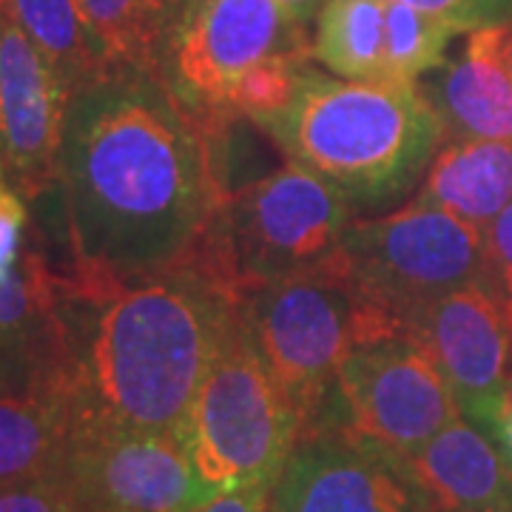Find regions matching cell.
Listing matches in <instances>:
<instances>
[{"label": "cell", "mask_w": 512, "mask_h": 512, "mask_svg": "<svg viewBox=\"0 0 512 512\" xmlns=\"http://www.w3.org/2000/svg\"><path fill=\"white\" fill-rule=\"evenodd\" d=\"M57 185L77 299L183 262L228 194L208 137L160 77L131 69L69 94Z\"/></svg>", "instance_id": "6da1fadb"}, {"label": "cell", "mask_w": 512, "mask_h": 512, "mask_svg": "<svg viewBox=\"0 0 512 512\" xmlns=\"http://www.w3.org/2000/svg\"><path fill=\"white\" fill-rule=\"evenodd\" d=\"M239 305L191 265L100 299L66 296V399L74 430L180 436Z\"/></svg>", "instance_id": "7a4b0ae2"}, {"label": "cell", "mask_w": 512, "mask_h": 512, "mask_svg": "<svg viewBox=\"0 0 512 512\" xmlns=\"http://www.w3.org/2000/svg\"><path fill=\"white\" fill-rule=\"evenodd\" d=\"M259 128L353 205L399 200L444 146V128L419 83L336 80L311 66L291 106Z\"/></svg>", "instance_id": "3957f363"}, {"label": "cell", "mask_w": 512, "mask_h": 512, "mask_svg": "<svg viewBox=\"0 0 512 512\" xmlns=\"http://www.w3.org/2000/svg\"><path fill=\"white\" fill-rule=\"evenodd\" d=\"M350 205L322 174L288 160L228 191L183 262L242 305L271 282L330 265L353 222Z\"/></svg>", "instance_id": "277c9868"}, {"label": "cell", "mask_w": 512, "mask_h": 512, "mask_svg": "<svg viewBox=\"0 0 512 512\" xmlns=\"http://www.w3.org/2000/svg\"><path fill=\"white\" fill-rule=\"evenodd\" d=\"M239 311L299 430L325 416L339 367L353 350L404 333L402 319L373 302L339 256L319 271L265 285Z\"/></svg>", "instance_id": "5b68a950"}, {"label": "cell", "mask_w": 512, "mask_h": 512, "mask_svg": "<svg viewBox=\"0 0 512 512\" xmlns=\"http://www.w3.org/2000/svg\"><path fill=\"white\" fill-rule=\"evenodd\" d=\"M296 436L299 419L237 311L183 424L197 481L208 495L251 484L274 487Z\"/></svg>", "instance_id": "8992f818"}, {"label": "cell", "mask_w": 512, "mask_h": 512, "mask_svg": "<svg viewBox=\"0 0 512 512\" xmlns=\"http://www.w3.org/2000/svg\"><path fill=\"white\" fill-rule=\"evenodd\" d=\"M339 259L350 279L402 325L447 293L490 285L484 231L416 200L390 217L350 222Z\"/></svg>", "instance_id": "52a82bcc"}, {"label": "cell", "mask_w": 512, "mask_h": 512, "mask_svg": "<svg viewBox=\"0 0 512 512\" xmlns=\"http://www.w3.org/2000/svg\"><path fill=\"white\" fill-rule=\"evenodd\" d=\"M461 416L436 359L410 333H396L359 345L342 362L333 402L316 424H339L404 464Z\"/></svg>", "instance_id": "ba28073f"}, {"label": "cell", "mask_w": 512, "mask_h": 512, "mask_svg": "<svg viewBox=\"0 0 512 512\" xmlns=\"http://www.w3.org/2000/svg\"><path fill=\"white\" fill-rule=\"evenodd\" d=\"M279 52H313V43L276 0H188L163 83L202 134L217 140L234 126V86Z\"/></svg>", "instance_id": "9c48e42d"}, {"label": "cell", "mask_w": 512, "mask_h": 512, "mask_svg": "<svg viewBox=\"0 0 512 512\" xmlns=\"http://www.w3.org/2000/svg\"><path fill=\"white\" fill-rule=\"evenodd\" d=\"M404 333L436 359L464 419L493 433L512 390V302L493 285H467L424 305Z\"/></svg>", "instance_id": "30bf717a"}, {"label": "cell", "mask_w": 512, "mask_h": 512, "mask_svg": "<svg viewBox=\"0 0 512 512\" xmlns=\"http://www.w3.org/2000/svg\"><path fill=\"white\" fill-rule=\"evenodd\" d=\"M271 512H424V501L396 461L339 424H313L276 476Z\"/></svg>", "instance_id": "8fae6325"}, {"label": "cell", "mask_w": 512, "mask_h": 512, "mask_svg": "<svg viewBox=\"0 0 512 512\" xmlns=\"http://www.w3.org/2000/svg\"><path fill=\"white\" fill-rule=\"evenodd\" d=\"M66 470L80 512H191L208 498L180 436L77 433Z\"/></svg>", "instance_id": "7c38bea8"}, {"label": "cell", "mask_w": 512, "mask_h": 512, "mask_svg": "<svg viewBox=\"0 0 512 512\" xmlns=\"http://www.w3.org/2000/svg\"><path fill=\"white\" fill-rule=\"evenodd\" d=\"M69 94L15 23L0 37V171L23 197L57 183Z\"/></svg>", "instance_id": "4fadbf2b"}, {"label": "cell", "mask_w": 512, "mask_h": 512, "mask_svg": "<svg viewBox=\"0 0 512 512\" xmlns=\"http://www.w3.org/2000/svg\"><path fill=\"white\" fill-rule=\"evenodd\" d=\"M69 279L35 251H23L15 274L0 285V387L66 382Z\"/></svg>", "instance_id": "5bb4252c"}, {"label": "cell", "mask_w": 512, "mask_h": 512, "mask_svg": "<svg viewBox=\"0 0 512 512\" xmlns=\"http://www.w3.org/2000/svg\"><path fill=\"white\" fill-rule=\"evenodd\" d=\"M510 26L470 32L461 52L419 80L421 94L453 140L512 143V69L507 60Z\"/></svg>", "instance_id": "9a60e30c"}, {"label": "cell", "mask_w": 512, "mask_h": 512, "mask_svg": "<svg viewBox=\"0 0 512 512\" xmlns=\"http://www.w3.org/2000/svg\"><path fill=\"white\" fill-rule=\"evenodd\" d=\"M399 467L419 490L424 512H512L510 461L464 416Z\"/></svg>", "instance_id": "2e32d148"}, {"label": "cell", "mask_w": 512, "mask_h": 512, "mask_svg": "<svg viewBox=\"0 0 512 512\" xmlns=\"http://www.w3.org/2000/svg\"><path fill=\"white\" fill-rule=\"evenodd\" d=\"M72 404L60 384L0 387V493L69 467Z\"/></svg>", "instance_id": "e0dca14e"}, {"label": "cell", "mask_w": 512, "mask_h": 512, "mask_svg": "<svg viewBox=\"0 0 512 512\" xmlns=\"http://www.w3.org/2000/svg\"><path fill=\"white\" fill-rule=\"evenodd\" d=\"M416 202L441 208L484 231L512 202V143H444L424 174Z\"/></svg>", "instance_id": "ac0fdd59"}, {"label": "cell", "mask_w": 512, "mask_h": 512, "mask_svg": "<svg viewBox=\"0 0 512 512\" xmlns=\"http://www.w3.org/2000/svg\"><path fill=\"white\" fill-rule=\"evenodd\" d=\"M9 20L52 66L66 94L114 72L80 0H0Z\"/></svg>", "instance_id": "d6986e66"}, {"label": "cell", "mask_w": 512, "mask_h": 512, "mask_svg": "<svg viewBox=\"0 0 512 512\" xmlns=\"http://www.w3.org/2000/svg\"><path fill=\"white\" fill-rule=\"evenodd\" d=\"M114 69L163 80L188 0H80Z\"/></svg>", "instance_id": "ffe728a7"}, {"label": "cell", "mask_w": 512, "mask_h": 512, "mask_svg": "<svg viewBox=\"0 0 512 512\" xmlns=\"http://www.w3.org/2000/svg\"><path fill=\"white\" fill-rule=\"evenodd\" d=\"M384 9L387 0H325L313 60L345 80H384Z\"/></svg>", "instance_id": "44dd1931"}, {"label": "cell", "mask_w": 512, "mask_h": 512, "mask_svg": "<svg viewBox=\"0 0 512 512\" xmlns=\"http://www.w3.org/2000/svg\"><path fill=\"white\" fill-rule=\"evenodd\" d=\"M453 29L399 0L384 9V80L419 83L424 74L447 63Z\"/></svg>", "instance_id": "7402d4cb"}, {"label": "cell", "mask_w": 512, "mask_h": 512, "mask_svg": "<svg viewBox=\"0 0 512 512\" xmlns=\"http://www.w3.org/2000/svg\"><path fill=\"white\" fill-rule=\"evenodd\" d=\"M311 57L313 52H279L256 63L234 86L228 100V117L234 123L251 120L259 126L288 109Z\"/></svg>", "instance_id": "603a6c76"}, {"label": "cell", "mask_w": 512, "mask_h": 512, "mask_svg": "<svg viewBox=\"0 0 512 512\" xmlns=\"http://www.w3.org/2000/svg\"><path fill=\"white\" fill-rule=\"evenodd\" d=\"M447 23L456 35L512 26V0H399Z\"/></svg>", "instance_id": "cb8c5ba5"}, {"label": "cell", "mask_w": 512, "mask_h": 512, "mask_svg": "<svg viewBox=\"0 0 512 512\" xmlns=\"http://www.w3.org/2000/svg\"><path fill=\"white\" fill-rule=\"evenodd\" d=\"M0 512H80L69 470L3 490Z\"/></svg>", "instance_id": "d4e9b609"}, {"label": "cell", "mask_w": 512, "mask_h": 512, "mask_svg": "<svg viewBox=\"0 0 512 512\" xmlns=\"http://www.w3.org/2000/svg\"><path fill=\"white\" fill-rule=\"evenodd\" d=\"M26 225H29L26 197L0 171V285L15 274L20 256L26 251L23 248Z\"/></svg>", "instance_id": "484cf974"}, {"label": "cell", "mask_w": 512, "mask_h": 512, "mask_svg": "<svg viewBox=\"0 0 512 512\" xmlns=\"http://www.w3.org/2000/svg\"><path fill=\"white\" fill-rule=\"evenodd\" d=\"M490 285L512 302V202L484 228Z\"/></svg>", "instance_id": "4316f807"}, {"label": "cell", "mask_w": 512, "mask_h": 512, "mask_svg": "<svg viewBox=\"0 0 512 512\" xmlns=\"http://www.w3.org/2000/svg\"><path fill=\"white\" fill-rule=\"evenodd\" d=\"M191 512H271V484L234 487L208 495L200 507Z\"/></svg>", "instance_id": "83f0119b"}, {"label": "cell", "mask_w": 512, "mask_h": 512, "mask_svg": "<svg viewBox=\"0 0 512 512\" xmlns=\"http://www.w3.org/2000/svg\"><path fill=\"white\" fill-rule=\"evenodd\" d=\"M490 436H493L495 444L501 447V453L507 456V461H510L512 467V390L510 396L504 399V404H501V413H498V419H495V427Z\"/></svg>", "instance_id": "f1b7e54d"}, {"label": "cell", "mask_w": 512, "mask_h": 512, "mask_svg": "<svg viewBox=\"0 0 512 512\" xmlns=\"http://www.w3.org/2000/svg\"><path fill=\"white\" fill-rule=\"evenodd\" d=\"M276 3H279L296 23L308 26V23L319 15V9H322L325 0H276Z\"/></svg>", "instance_id": "f546056e"}, {"label": "cell", "mask_w": 512, "mask_h": 512, "mask_svg": "<svg viewBox=\"0 0 512 512\" xmlns=\"http://www.w3.org/2000/svg\"><path fill=\"white\" fill-rule=\"evenodd\" d=\"M9 23H12V20H9L6 9H3V3H0V37H3V32H6V29H9Z\"/></svg>", "instance_id": "4dcf8cb0"}, {"label": "cell", "mask_w": 512, "mask_h": 512, "mask_svg": "<svg viewBox=\"0 0 512 512\" xmlns=\"http://www.w3.org/2000/svg\"><path fill=\"white\" fill-rule=\"evenodd\" d=\"M507 60H510V69H512V26H510V35H507Z\"/></svg>", "instance_id": "1f68e13d"}]
</instances>
